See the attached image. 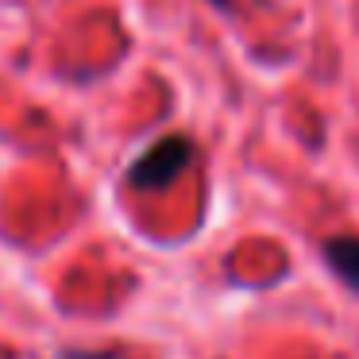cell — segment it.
Segmentation results:
<instances>
[{
    "label": "cell",
    "mask_w": 359,
    "mask_h": 359,
    "mask_svg": "<svg viewBox=\"0 0 359 359\" xmlns=\"http://www.w3.org/2000/svg\"><path fill=\"white\" fill-rule=\"evenodd\" d=\"M194 163V143L186 135H166L147 147L128 170V186L135 189H166L186 166Z\"/></svg>",
    "instance_id": "obj_1"
},
{
    "label": "cell",
    "mask_w": 359,
    "mask_h": 359,
    "mask_svg": "<svg viewBox=\"0 0 359 359\" xmlns=\"http://www.w3.org/2000/svg\"><path fill=\"white\" fill-rule=\"evenodd\" d=\"M325 263L344 286L359 294V236H332L325 243Z\"/></svg>",
    "instance_id": "obj_2"
},
{
    "label": "cell",
    "mask_w": 359,
    "mask_h": 359,
    "mask_svg": "<svg viewBox=\"0 0 359 359\" xmlns=\"http://www.w3.org/2000/svg\"><path fill=\"white\" fill-rule=\"evenodd\" d=\"M62 359H120V351H70Z\"/></svg>",
    "instance_id": "obj_3"
},
{
    "label": "cell",
    "mask_w": 359,
    "mask_h": 359,
    "mask_svg": "<svg viewBox=\"0 0 359 359\" xmlns=\"http://www.w3.org/2000/svg\"><path fill=\"white\" fill-rule=\"evenodd\" d=\"M217 4H228V0H217Z\"/></svg>",
    "instance_id": "obj_4"
}]
</instances>
